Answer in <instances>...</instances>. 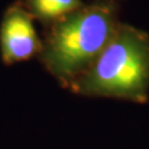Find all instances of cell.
I'll use <instances>...</instances> for the list:
<instances>
[{
  "instance_id": "1",
  "label": "cell",
  "mask_w": 149,
  "mask_h": 149,
  "mask_svg": "<svg viewBox=\"0 0 149 149\" xmlns=\"http://www.w3.org/2000/svg\"><path fill=\"white\" fill-rule=\"evenodd\" d=\"M112 2L102 1L54 22L44 48V61L60 77L87 70L105 49L118 27Z\"/></svg>"
},
{
  "instance_id": "2",
  "label": "cell",
  "mask_w": 149,
  "mask_h": 149,
  "mask_svg": "<svg viewBox=\"0 0 149 149\" xmlns=\"http://www.w3.org/2000/svg\"><path fill=\"white\" fill-rule=\"evenodd\" d=\"M148 86V36L130 26L118 24L111 41L85 71L81 90L141 101Z\"/></svg>"
},
{
  "instance_id": "3",
  "label": "cell",
  "mask_w": 149,
  "mask_h": 149,
  "mask_svg": "<svg viewBox=\"0 0 149 149\" xmlns=\"http://www.w3.org/2000/svg\"><path fill=\"white\" fill-rule=\"evenodd\" d=\"M0 47L7 64L30 59L41 48L33 17L23 6L16 3L5 12L0 28Z\"/></svg>"
},
{
  "instance_id": "4",
  "label": "cell",
  "mask_w": 149,
  "mask_h": 149,
  "mask_svg": "<svg viewBox=\"0 0 149 149\" xmlns=\"http://www.w3.org/2000/svg\"><path fill=\"white\" fill-rule=\"evenodd\" d=\"M83 6L81 0H27V9L43 21H58Z\"/></svg>"
}]
</instances>
